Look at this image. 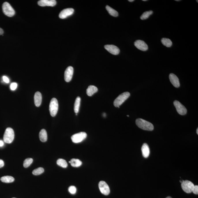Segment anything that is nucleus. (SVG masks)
<instances>
[{
  "mask_svg": "<svg viewBox=\"0 0 198 198\" xmlns=\"http://www.w3.org/2000/svg\"><path fill=\"white\" fill-rule=\"evenodd\" d=\"M176 1H179V0H178V1H177V0H176Z\"/></svg>",
  "mask_w": 198,
  "mask_h": 198,
  "instance_id": "nucleus-40",
  "label": "nucleus"
},
{
  "mask_svg": "<svg viewBox=\"0 0 198 198\" xmlns=\"http://www.w3.org/2000/svg\"><path fill=\"white\" fill-rule=\"evenodd\" d=\"M2 9L4 14L8 17H13L15 14V12L13 8L7 2L4 3L3 4Z\"/></svg>",
  "mask_w": 198,
  "mask_h": 198,
  "instance_id": "nucleus-4",
  "label": "nucleus"
},
{
  "mask_svg": "<svg viewBox=\"0 0 198 198\" xmlns=\"http://www.w3.org/2000/svg\"></svg>",
  "mask_w": 198,
  "mask_h": 198,
  "instance_id": "nucleus-43",
  "label": "nucleus"
},
{
  "mask_svg": "<svg viewBox=\"0 0 198 198\" xmlns=\"http://www.w3.org/2000/svg\"><path fill=\"white\" fill-rule=\"evenodd\" d=\"M147 1V0H143V1Z\"/></svg>",
  "mask_w": 198,
  "mask_h": 198,
  "instance_id": "nucleus-39",
  "label": "nucleus"
},
{
  "mask_svg": "<svg viewBox=\"0 0 198 198\" xmlns=\"http://www.w3.org/2000/svg\"><path fill=\"white\" fill-rule=\"evenodd\" d=\"M81 98L79 97L76 98L74 104V111L76 113H78L79 112L80 104H81Z\"/></svg>",
  "mask_w": 198,
  "mask_h": 198,
  "instance_id": "nucleus-21",
  "label": "nucleus"
},
{
  "mask_svg": "<svg viewBox=\"0 0 198 198\" xmlns=\"http://www.w3.org/2000/svg\"><path fill=\"white\" fill-rule=\"evenodd\" d=\"M196 132H197V134H198V128H197V129Z\"/></svg>",
  "mask_w": 198,
  "mask_h": 198,
  "instance_id": "nucleus-37",
  "label": "nucleus"
},
{
  "mask_svg": "<svg viewBox=\"0 0 198 198\" xmlns=\"http://www.w3.org/2000/svg\"><path fill=\"white\" fill-rule=\"evenodd\" d=\"M104 47L107 51L113 55H118L120 52L118 47L113 45H106Z\"/></svg>",
  "mask_w": 198,
  "mask_h": 198,
  "instance_id": "nucleus-11",
  "label": "nucleus"
},
{
  "mask_svg": "<svg viewBox=\"0 0 198 198\" xmlns=\"http://www.w3.org/2000/svg\"><path fill=\"white\" fill-rule=\"evenodd\" d=\"M134 45L139 50L142 51H147L148 48L147 44L143 40H138L134 42Z\"/></svg>",
  "mask_w": 198,
  "mask_h": 198,
  "instance_id": "nucleus-13",
  "label": "nucleus"
},
{
  "mask_svg": "<svg viewBox=\"0 0 198 198\" xmlns=\"http://www.w3.org/2000/svg\"><path fill=\"white\" fill-rule=\"evenodd\" d=\"M3 79L4 82L6 83H9V78H8L7 77H6V76H3Z\"/></svg>",
  "mask_w": 198,
  "mask_h": 198,
  "instance_id": "nucleus-32",
  "label": "nucleus"
},
{
  "mask_svg": "<svg viewBox=\"0 0 198 198\" xmlns=\"http://www.w3.org/2000/svg\"><path fill=\"white\" fill-rule=\"evenodd\" d=\"M69 192L72 194H74L76 192V188L73 186H72L69 187L68 188Z\"/></svg>",
  "mask_w": 198,
  "mask_h": 198,
  "instance_id": "nucleus-29",
  "label": "nucleus"
},
{
  "mask_svg": "<svg viewBox=\"0 0 198 198\" xmlns=\"http://www.w3.org/2000/svg\"><path fill=\"white\" fill-rule=\"evenodd\" d=\"M39 137L42 142H45L47 139V133L46 130L44 129L40 131L39 134Z\"/></svg>",
  "mask_w": 198,
  "mask_h": 198,
  "instance_id": "nucleus-19",
  "label": "nucleus"
},
{
  "mask_svg": "<svg viewBox=\"0 0 198 198\" xmlns=\"http://www.w3.org/2000/svg\"><path fill=\"white\" fill-rule=\"evenodd\" d=\"M4 145V142L2 140H0V147H2Z\"/></svg>",
  "mask_w": 198,
  "mask_h": 198,
  "instance_id": "nucleus-34",
  "label": "nucleus"
},
{
  "mask_svg": "<svg viewBox=\"0 0 198 198\" xmlns=\"http://www.w3.org/2000/svg\"><path fill=\"white\" fill-rule=\"evenodd\" d=\"M141 150L143 157L145 158H147L150 154V149L147 143L143 144Z\"/></svg>",
  "mask_w": 198,
  "mask_h": 198,
  "instance_id": "nucleus-16",
  "label": "nucleus"
},
{
  "mask_svg": "<svg viewBox=\"0 0 198 198\" xmlns=\"http://www.w3.org/2000/svg\"><path fill=\"white\" fill-rule=\"evenodd\" d=\"M1 180L3 182L10 183L14 182V178L12 176H5L1 178Z\"/></svg>",
  "mask_w": 198,
  "mask_h": 198,
  "instance_id": "nucleus-23",
  "label": "nucleus"
},
{
  "mask_svg": "<svg viewBox=\"0 0 198 198\" xmlns=\"http://www.w3.org/2000/svg\"><path fill=\"white\" fill-rule=\"evenodd\" d=\"M194 186L193 183L188 180H183L182 182L181 183V187L183 190L187 193H192Z\"/></svg>",
  "mask_w": 198,
  "mask_h": 198,
  "instance_id": "nucleus-7",
  "label": "nucleus"
},
{
  "mask_svg": "<svg viewBox=\"0 0 198 198\" xmlns=\"http://www.w3.org/2000/svg\"><path fill=\"white\" fill-rule=\"evenodd\" d=\"M195 195L198 194V186L195 185L193 189L192 192Z\"/></svg>",
  "mask_w": 198,
  "mask_h": 198,
  "instance_id": "nucleus-31",
  "label": "nucleus"
},
{
  "mask_svg": "<svg viewBox=\"0 0 198 198\" xmlns=\"http://www.w3.org/2000/svg\"><path fill=\"white\" fill-rule=\"evenodd\" d=\"M14 130L11 128H8L5 130L3 136V140L5 143H11L14 140Z\"/></svg>",
  "mask_w": 198,
  "mask_h": 198,
  "instance_id": "nucleus-3",
  "label": "nucleus"
},
{
  "mask_svg": "<svg viewBox=\"0 0 198 198\" xmlns=\"http://www.w3.org/2000/svg\"><path fill=\"white\" fill-rule=\"evenodd\" d=\"M136 124L138 127L142 130L151 131L154 129V125L151 123L143 119H137Z\"/></svg>",
  "mask_w": 198,
  "mask_h": 198,
  "instance_id": "nucleus-1",
  "label": "nucleus"
},
{
  "mask_svg": "<svg viewBox=\"0 0 198 198\" xmlns=\"http://www.w3.org/2000/svg\"><path fill=\"white\" fill-rule=\"evenodd\" d=\"M130 95V93L128 92L122 94L115 99L113 102L114 105L116 107L119 108V107L129 97Z\"/></svg>",
  "mask_w": 198,
  "mask_h": 198,
  "instance_id": "nucleus-2",
  "label": "nucleus"
},
{
  "mask_svg": "<svg viewBox=\"0 0 198 198\" xmlns=\"http://www.w3.org/2000/svg\"><path fill=\"white\" fill-rule=\"evenodd\" d=\"M44 172V169L43 168L39 167L34 169L32 172V173L35 175H38Z\"/></svg>",
  "mask_w": 198,
  "mask_h": 198,
  "instance_id": "nucleus-28",
  "label": "nucleus"
},
{
  "mask_svg": "<svg viewBox=\"0 0 198 198\" xmlns=\"http://www.w3.org/2000/svg\"><path fill=\"white\" fill-rule=\"evenodd\" d=\"M57 2L55 0H40L38 2L39 6H54L56 5Z\"/></svg>",
  "mask_w": 198,
  "mask_h": 198,
  "instance_id": "nucleus-14",
  "label": "nucleus"
},
{
  "mask_svg": "<svg viewBox=\"0 0 198 198\" xmlns=\"http://www.w3.org/2000/svg\"><path fill=\"white\" fill-rule=\"evenodd\" d=\"M4 165V162L2 160L0 159V168L3 167Z\"/></svg>",
  "mask_w": 198,
  "mask_h": 198,
  "instance_id": "nucleus-33",
  "label": "nucleus"
},
{
  "mask_svg": "<svg viewBox=\"0 0 198 198\" xmlns=\"http://www.w3.org/2000/svg\"><path fill=\"white\" fill-rule=\"evenodd\" d=\"M57 163L58 165L62 168H66L68 166V164L66 161L62 158L58 159L57 161Z\"/></svg>",
  "mask_w": 198,
  "mask_h": 198,
  "instance_id": "nucleus-25",
  "label": "nucleus"
},
{
  "mask_svg": "<svg viewBox=\"0 0 198 198\" xmlns=\"http://www.w3.org/2000/svg\"><path fill=\"white\" fill-rule=\"evenodd\" d=\"M99 188L102 193L105 195H109L110 190L109 186L105 181H100L99 184Z\"/></svg>",
  "mask_w": 198,
  "mask_h": 198,
  "instance_id": "nucleus-8",
  "label": "nucleus"
},
{
  "mask_svg": "<svg viewBox=\"0 0 198 198\" xmlns=\"http://www.w3.org/2000/svg\"><path fill=\"white\" fill-rule=\"evenodd\" d=\"M173 104H174L175 107L179 114L181 115H184L186 114L187 112L186 108L180 102L178 101H175L173 102Z\"/></svg>",
  "mask_w": 198,
  "mask_h": 198,
  "instance_id": "nucleus-9",
  "label": "nucleus"
},
{
  "mask_svg": "<svg viewBox=\"0 0 198 198\" xmlns=\"http://www.w3.org/2000/svg\"><path fill=\"white\" fill-rule=\"evenodd\" d=\"M161 43L164 46L167 47H169L171 46L173 43L170 39L166 38H163L161 39Z\"/></svg>",
  "mask_w": 198,
  "mask_h": 198,
  "instance_id": "nucleus-24",
  "label": "nucleus"
},
{
  "mask_svg": "<svg viewBox=\"0 0 198 198\" xmlns=\"http://www.w3.org/2000/svg\"><path fill=\"white\" fill-rule=\"evenodd\" d=\"M74 74V68L69 66L66 69L64 73V79L66 82H69L71 81Z\"/></svg>",
  "mask_w": 198,
  "mask_h": 198,
  "instance_id": "nucleus-10",
  "label": "nucleus"
},
{
  "mask_svg": "<svg viewBox=\"0 0 198 198\" xmlns=\"http://www.w3.org/2000/svg\"><path fill=\"white\" fill-rule=\"evenodd\" d=\"M153 12L152 10L148 11H146L143 13L141 16L140 18L142 20H145L147 19L152 14H153Z\"/></svg>",
  "mask_w": 198,
  "mask_h": 198,
  "instance_id": "nucleus-26",
  "label": "nucleus"
},
{
  "mask_svg": "<svg viewBox=\"0 0 198 198\" xmlns=\"http://www.w3.org/2000/svg\"><path fill=\"white\" fill-rule=\"evenodd\" d=\"M33 160L32 158H27L24 161L23 166L25 168H27L31 165L33 162Z\"/></svg>",
  "mask_w": 198,
  "mask_h": 198,
  "instance_id": "nucleus-27",
  "label": "nucleus"
},
{
  "mask_svg": "<svg viewBox=\"0 0 198 198\" xmlns=\"http://www.w3.org/2000/svg\"><path fill=\"white\" fill-rule=\"evenodd\" d=\"M106 9L111 16L115 17H117L118 16L119 14L118 12L113 9V8H111V7L107 5L106 7Z\"/></svg>",
  "mask_w": 198,
  "mask_h": 198,
  "instance_id": "nucleus-22",
  "label": "nucleus"
},
{
  "mask_svg": "<svg viewBox=\"0 0 198 198\" xmlns=\"http://www.w3.org/2000/svg\"><path fill=\"white\" fill-rule=\"evenodd\" d=\"M4 33V31L2 28H0V35H2Z\"/></svg>",
  "mask_w": 198,
  "mask_h": 198,
  "instance_id": "nucleus-35",
  "label": "nucleus"
},
{
  "mask_svg": "<svg viewBox=\"0 0 198 198\" xmlns=\"http://www.w3.org/2000/svg\"><path fill=\"white\" fill-rule=\"evenodd\" d=\"M134 0H129L128 1L130 2H134Z\"/></svg>",
  "mask_w": 198,
  "mask_h": 198,
  "instance_id": "nucleus-36",
  "label": "nucleus"
},
{
  "mask_svg": "<svg viewBox=\"0 0 198 198\" xmlns=\"http://www.w3.org/2000/svg\"><path fill=\"white\" fill-rule=\"evenodd\" d=\"M58 109V104L56 98L51 99L49 105V111L51 116L55 117L57 113Z\"/></svg>",
  "mask_w": 198,
  "mask_h": 198,
  "instance_id": "nucleus-5",
  "label": "nucleus"
},
{
  "mask_svg": "<svg viewBox=\"0 0 198 198\" xmlns=\"http://www.w3.org/2000/svg\"><path fill=\"white\" fill-rule=\"evenodd\" d=\"M35 104L36 106L39 107L41 105L42 102V96L41 93L36 92L34 96Z\"/></svg>",
  "mask_w": 198,
  "mask_h": 198,
  "instance_id": "nucleus-17",
  "label": "nucleus"
},
{
  "mask_svg": "<svg viewBox=\"0 0 198 198\" xmlns=\"http://www.w3.org/2000/svg\"><path fill=\"white\" fill-rule=\"evenodd\" d=\"M69 162L71 165V166L74 167H78L81 166L82 165V162L80 160L76 159V158H72L70 161H69Z\"/></svg>",
  "mask_w": 198,
  "mask_h": 198,
  "instance_id": "nucleus-20",
  "label": "nucleus"
},
{
  "mask_svg": "<svg viewBox=\"0 0 198 198\" xmlns=\"http://www.w3.org/2000/svg\"><path fill=\"white\" fill-rule=\"evenodd\" d=\"M169 79L172 85L176 88L180 87V83L179 79L177 76L173 74H171L169 75Z\"/></svg>",
  "mask_w": 198,
  "mask_h": 198,
  "instance_id": "nucleus-15",
  "label": "nucleus"
},
{
  "mask_svg": "<svg viewBox=\"0 0 198 198\" xmlns=\"http://www.w3.org/2000/svg\"><path fill=\"white\" fill-rule=\"evenodd\" d=\"M166 198H172L170 196H168Z\"/></svg>",
  "mask_w": 198,
  "mask_h": 198,
  "instance_id": "nucleus-38",
  "label": "nucleus"
},
{
  "mask_svg": "<svg viewBox=\"0 0 198 198\" xmlns=\"http://www.w3.org/2000/svg\"><path fill=\"white\" fill-rule=\"evenodd\" d=\"M87 137L85 132H82L74 134L71 137L72 141L74 143H79L85 140Z\"/></svg>",
  "mask_w": 198,
  "mask_h": 198,
  "instance_id": "nucleus-6",
  "label": "nucleus"
},
{
  "mask_svg": "<svg viewBox=\"0 0 198 198\" xmlns=\"http://www.w3.org/2000/svg\"><path fill=\"white\" fill-rule=\"evenodd\" d=\"M74 10L72 8H67L62 10L59 13V17L61 19H65L73 14Z\"/></svg>",
  "mask_w": 198,
  "mask_h": 198,
  "instance_id": "nucleus-12",
  "label": "nucleus"
},
{
  "mask_svg": "<svg viewBox=\"0 0 198 198\" xmlns=\"http://www.w3.org/2000/svg\"><path fill=\"white\" fill-rule=\"evenodd\" d=\"M17 84L16 83H13L11 84L10 88L12 90H14L17 89Z\"/></svg>",
  "mask_w": 198,
  "mask_h": 198,
  "instance_id": "nucleus-30",
  "label": "nucleus"
},
{
  "mask_svg": "<svg viewBox=\"0 0 198 198\" xmlns=\"http://www.w3.org/2000/svg\"><path fill=\"white\" fill-rule=\"evenodd\" d=\"M127 117H129V115H127Z\"/></svg>",
  "mask_w": 198,
  "mask_h": 198,
  "instance_id": "nucleus-41",
  "label": "nucleus"
},
{
  "mask_svg": "<svg viewBox=\"0 0 198 198\" xmlns=\"http://www.w3.org/2000/svg\"><path fill=\"white\" fill-rule=\"evenodd\" d=\"M98 90V88L94 85H89L87 89L86 93L87 95L89 97L91 96L94 94L95 93H97Z\"/></svg>",
  "mask_w": 198,
  "mask_h": 198,
  "instance_id": "nucleus-18",
  "label": "nucleus"
},
{
  "mask_svg": "<svg viewBox=\"0 0 198 198\" xmlns=\"http://www.w3.org/2000/svg\"><path fill=\"white\" fill-rule=\"evenodd\" d=\"M198 1H197V3L198 2Z\"/></svg>",
  "mask_w": 198,
  "mask_h": 198,
  "instance_id": "nucleus-42",
  "label": "nucleus"
}]
</instances>
